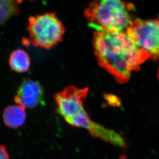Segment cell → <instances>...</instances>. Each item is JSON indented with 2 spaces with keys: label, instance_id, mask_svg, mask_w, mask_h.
Listing matches in <instances>:
<instances>
[{
  "label": "cell",
  "instance_id": "obj_1",
  "mask_svg": "<svg viewBox=\"0 0 159 159\" xmlns=\"http://www.w3.org/2000/svg\"><path fill=\"white\" fill-rule=\"evenodd\" d=\"M93 44L100 65L121 83L127 82L132 72L150 58L126 32L96 31Z\"/></svg>",
  "mask_w": 159,
  "mask_h": 159
},
{
  "label": "cell",
  "instance_id": "obj_2",
  "mask_svg": "<svg viewBox=\"0 0 159 159\" xmlns=\"http://www.w3.org/2000/svg\"><path fill=\"white\" fill-rule=\"evenodd\" d=\"M88 89L70 86L54 97L58 113L71 125L84 128L93 136L121 148L127 146L125 141L113 130L92 120L85 110L83 101L87 96Z\"/></svg>",
  "mask_w": 159,
  "mask_h": 159
},
{
  "label": "cell",
  "instance_id": "obj_3",
  "mask_svg": "<svg viewBox=\"0 0 159 159\" xmlns=\"http://www.w3.org/2000/svg\"><path fill=\"white\" fill-rule=\"evenodd\" d=\"M129 5L123 0H96L86 15L96 31L126 32L133 21Z\"/></svg>",
  "mask_w": 159,
  "mask_h": 159
},
{
  "label": "cell",
  "instance_id": "obj_4",
  "mask_svg": "<svg viewBox=\"0 0 159 159\" xmlns=\"http://www.w3.org/2000/svg\"><path fill=\"white\" fill-rule=\"evenodd\" d=\"M27 29L33 45L46 49L61 41L65 31L61 22L52 13L30 17Z\"/></svg>",
  "mask_w": 159,
  "mask_h": 159
},
{
  "label": "cell",
  "instance_id": "obj_5",
  "mask_svg": "<svg viewBox=\"0 0 159 159\" xmlns=\"http://www.w3.org/2000/svg\"><path fill=\"white\" fill-rule=\"evenodd\" d=\"M126 33L139 49L154 60H159V20L133 21Z\"/></svg>",
  "mask_w": 159,
  "mask_h": 159
},
{
  "label": "cell",
  "instance_id": "obj_6",
  "mask_svg": "<svg viewBox=\"0 0 159 159\" xmlns=\"http://www.w3.org/2000/svg\"><path fill=\"white\" fill-rule=\"evenodd\" d=\"M43 89L39 83L26 79L18 88L14 100L17 104L25 109H32L43 101Z\"/></svg>",
  "mask_w": 159,
  "mask_h": 159
},
{
  "label": "cell",
  "instance_id": "obj_7",
  "mask_svg": "<svg viewBox=\"0 0 159 159\" xmlns=\"http://www.w3.org/2000/svg\"><path fill=\"white\" fill-rule=\"evenodd\" d=\"M3 121L9 128L13 129L21 127L26 119L25 109L18 104L8 106L3 111Z\"/></svg>",
  "mask_w": 159,
  "mask_h": 159
},
{
  "label": "cell",
  "instance_id": "obj_8",
  "mask_svg": "<svg viewBox=\"0 0 159 159\" xmlns=\"http://www.w3.org/2000/svg\"><path fill=\"white\" fill-rule=\"evenodd\" d=\"M11 69L15 72L23 73L29 70L31 65L29 55L22 49H17L11 52L9 59Z\"/></svg>",
  "mask_w": 159,
  "mask_h": 159
},
{
  "label": "cell",
  "instance_id": "obj_9",
  "mask_svg": "<svg viewBox=\"0 0 159 159\" xmlns=\"http://www.w3.org/2000/svg\"><path fill=\"white\" fill-rule=\"evenodd\" d=\"M19 12L18 5L15 0H0V25Z\"/></svg>",
  "mask_w": 159,
  "mask_h": 159
},
{
  "label": "cell",
  "instance_id": "obj_10",
  "mask_svg": "<svg viewBox=\"0 0 159 159\" xmlns=\"http://www.w3.org/2000/svg\"><path fill=\"white\" fill-rule=\"evenodd\" d=\"M0 159H9V154L4 146L0 145Z\"/></svg>",
  "mask_w": 159,
  "mask_h": 159
},
{
  "label": "cell",
  "instance_id": "obj_11",
  "mask_svg": "<svg viewBox=\"0 0 159 159\" xmlns=\"http://www.w3.org/2000/svg\"><path fill=\"white\" fill-rule=\"evenodd\" d=\"M109 101L110 102H112L113 104H115V103L117 104V98L115 97L110 96L109 97Z\"/></svg>",
  "mask_w": 159,
  "mask_h": 159
},
{
  "label": "cell",
  "instance_id": "obj_12",
  "mask_svg": "<svg viewBox=\"0 0 159 159\" xmlns=\"http://www.w3.org/2000/svg\"><path fill=\"white\" fill-rule=\"evenodd\" d=\"M158 79H159V69H158Z\"/></svg>",
  "mask_w": 159,
  "mask_h": 159
}]
</instances>
